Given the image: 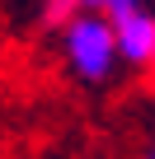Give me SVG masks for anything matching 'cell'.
<instances>
[{
  "instance_id": "cell-1",
  "label": "cell",
  "mask_w": 155,
  "mask_h": 159,
  "mask_svg": "<svg viewBox=\"0 0 155 159\" xmlns=\"http://www.w3.org/2000/svg\"><path fill=\"white\" fill-rule=\"evenodd\" d=\"M61 52H66V66L80 75V80H90V84L108 80L113 66L122 61V52H118V28H113V19H104L99 10L66 19V28H61Z\"/></svg>"
},
{
  "instance_id": "cell-2",
  "label": "cell",
  "mask_w": 155,
  "mask_h": 159,
  "mask_svg": "<svg viewBox=\"0 0 155 159\" xmlns=\"http://www.w3.org/2000/svg\"><path fill=\"white\" fill-rule=\"evenodd\" d=\"M113 28H118V52L127 66L155 75V14H146L141 5H127L118 14H108Z\"/></svg>"
},
{
  "instance_id": "cell-3",
  "label": "cell",
  "mask_w": 155,
  "mask_h": 159,
  "mask_svg": "<svg viewBox=\"0 0 155 159\" xmlns=\"http://www.w3.org/2000/svg\"><path fill=\"white\" fill-rule=\"evenodd\" d=\"M85 10H99V14H118V10H127V5H136V0H80Z\"/></svg>"
},
{
  "instance_id": "cell-4",
  "label": "cell",
  "mask_w": 155,
  "mask_h": 159,
  "mask_svg": "<svg viewBox=\"0 0 155 159\" xmlns=\"http://www.w3.org/2000/svg\"><path fill=\"white\" fill-rule=\"evenodd\" d=\"M150 159H155V154H150Z\"/></svg>"
}]
</instances>
